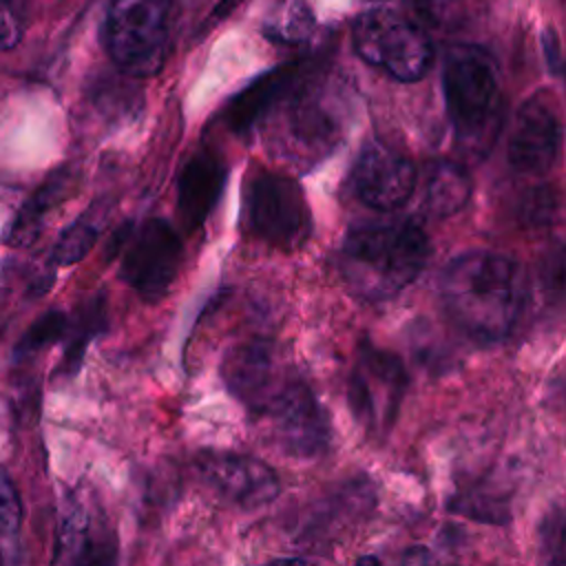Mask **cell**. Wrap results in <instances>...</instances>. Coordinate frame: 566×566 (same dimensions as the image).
Returning <instances> with one entry per match:
<instances>
[{"instance_id": "6da1fadb", "label": "cell", "mask_w": 566, "mask_h": 566, "mask_svg": "<svg viewBox=\"0 0 566 566\" xmlns=\"http://www.w3.org/2000/svg\"><path fill=\"white\" fill-rule=\"evenodd\" d=\"M449 318L471 338L495 343L511 334L522 314L526 285L515 261L489 250L451 259L440 276Z\"/></svg>"}, {"instance_id": "7a4b0ae2", "label": "cell", "mask_w": 566, "mask_h": 566, "mask_svg": "<svg viewBox=\"0 0 566 566\" xmlns=\"http://www.w3.org/2000/svg\"><path fill=\"white\" fill-rule=\"evenodd\" d=\"M429 239L413 221L354 228L338 252L347 287L365 301H387L407 287L424 268Z\"/></svg>"}, {"instance_id": "3957f363", "label": "cell", "mask_w": 566, "mask_h": 566, "mask_svg": "<svg viewBox=\"0 0 566 566\" xmlns=\"http://www.w3.org/2000/svg\"><path fill=\"white\" fill-rule=\"evenodd\" d=\"M442 91L460 146L475 157L486 155L504 115L493 57L473 44L449 46L442 60Z\"/></svg>"}, {"instance_id": "277c9868", "label": "cell", "mask_w": 566, "mask_h": 566, "mask_svg": "<svg viewBox=\"0 0 566 566\" xmlns=\"http://www.w3.org/2000/svg\"><path fill=\"white\" fill-rule=\"evenodd\" d=\"M270 113H281L272 126L276 150L298 164L323 159L345 135V99L325 77L294 80Z\"/></svg>"}, {"instance_id": "5b68a950", "label": "cell", "mask_w": 566, "mask_h": 566, "mask_svg": "<svg viewBox=\"0 0 566 566\" xmlns=\"http://www.w3.org/2000/svg\"><path fill=\"white\" fill-rule=\"evenodd\" d=\"M170 9L172 0H111L104 18V46L126 75L146 77L164 66Z\"/></svg>"}, {"instance_id": "8992f818", "label": "cell", "mask_w": 566, "mask_h": 566, "mask_svg": "<svg viewBox=\"0 0 566 566\" xmlns=\"http://www.w3.org/2000/svg\"><path fill=\"white\" fill-rule=\"evenodd\" d=\"M356 53L400 82L420 80L431 60L433 46L427 33L391 9H367L352 27Z\"/></svg>"}, {"instance_id": "52a82bcc", "label": "cell", "mask_w": 566, "mask_h": 566, "mask_svg": "<svg viewBox=\"0 0 566 566\" xmlns=\"http://www.w3.org/2000/svg\"><path fill=\"white\" fill-rule=\"evenodd\" d=\"M407 382V369L396 354L365 343L347 387L354 420L369 436H387L398 418Z\"/></svg>"}, {"instance_id": "ba28073f", "label": "cell", "mask_w": 566, "mask_h": 566, "mask_svg": "<svg viewBox=\"0 0 566 566\" xmlns=\"http://www.w3.org/2000/svg\"><path fill=\"white\" fill-rule=\"evenodd\" d=\"M113 248H122V279L148 303L168 292L184 256L181 239L166 219H148L139 228L126 226Z\"/></svg>"}, {"instance_id": "9c48e42d", "label": "cell", "mask_w": 566, "mask_h": 566, "mask_svg": "<svg viewBox=\"0 0 566 566\" xmlns=\"http://www.w3.org/2000/svg\"><path fill=\"white\" fill-rule=\"evenodd\" d=\"M248 226L279 250L301 248L312 232V217L301 186L281 172H256L248 184Z\"/></svg>"}, {"instance_id": "30bf717a", "label": "cell", "mask_w": 566, "mask_h": 566, "mask_svg": "<svg viewBox=\"0 0 566 566\" xmlns=\"http://www.w3.org/2000/svg\"><path fill=\"white\" fill-rule=\"evenodd\" d=\"M53 566H119L117 535L93 497L77 491L64 497Z\"/></svg>"}, {"instance_id": "8fae6325", "label": "cell", "mask_w": 566, "mask_h": 566, "mask_svg": "<svg viewBox=\"0 0 566 566\" xmlns=\"http://www.w3.org/2000/svg\"><path fill=\"white\" fill-rule=\"evenodd\" d=\"M265 413L281 447L294 458H318L332 440L325 409L303 380H287L272 396Z\"/></svg>"}, {"instance_id": "7c38bea8", "label": "cell", "mask_w": 566, "mask_h": 566, "mask_svg": "<svg viewBox=\"0 0 566 566\" xmlns=\"http://www.w3.org/2000/svg\"><path fill=\"white\" fill-rule=\"evenodd\" d=\"M195 464L203 484L230 506L254 511L270 504L281 493L279 475L259 458L206 451L197 455Z\"/></svg>"}, {"instance_id": "4fadbf2b", "label": "cell", "mask_w": 566, "mask_h": 566, "mask_svg": "<svg viewBox=\"0 0 566 566\" xmlns=\"http://www.w3.org/2000/svg\"><path fill=\"white\" fill-rule=\"evenodd\" d=\"M416 168L407 155L385 142H367L352 168V188L360 201L376 210L407 203L416 188Z\"/></svg>"}, {"instance_id": "5bb4252c", "label": "cell", "mask_w": 566, "mask_h": 566, "mask_svg": "<svg viewBox=\"0 0 566 566\" xmlns=\"http://www.w3.org/2000/svg\"><path fill=\"white\" fill-rule=\"evenodd\" d=\"M562 126L551 99L528 97L515 113L509 137V161L517 172L542 175L559 153Z\"/></svg>"}, {"instance_id": "9a60e30c", "label": "cell", "mask_w": 566, "mask_h": 566, "mask_svg": "<svg viewBox=\"0 0 566 566\" xmlns=\"http://www.w3.org/2000/svg\"><path fill=\"white\" fill-rule=\"evenodd\" d=\"M221 378L228 391L252 411H265L281 389L274 345L265 338H250L228 349L221 363Z\"/></svg>"}, {"instance_id": "2e32d148", "label": "cell", "mask_w": 566, "mask_h": 566, "mask_svg": "<svg viewBox=\"0 0 566 566\" xmlns=\"http://www.w3.org/2000/svg\"><path fill=\"white\" fill-rule=\"evenodd\" d=\"M226 181V166L212 150L195 153L177 179V212L188 230L199 228L214 208Z\"/></svg>"}, {"instance_id": "e0dca14e", "label": "cell", "mask_w": 566, "mask_h": 566, "mask_svg": "<svg viewBox=\"0 0 566 566\" xmlns=\"http://www.w3.org/2000/svg\"><path fill=\"white\" fill-rule=\"evenodd\" d=\"M301 66L298 64H287L279 66L256 82H252L248 88H243L226 111V124L232 133L245 135L250 133L268 113L272 106L279 102V97L285 93V88L296 80Z\"/></svg>"}, {"instance_id": "ac0fdd59", "label": "cell", "mask_w": 566, "mask_h": 566, "mask_svg": "<svg viewBox=\"0 0 566 566\" xmlns=\"http://www.w3.org/2000/svg\"><path fill=\"white\" fill-rule=\"evenodd\" d=\"M73 186V172L69 168H60L55 172H51L40 188L24 201V206L18 210V214L13 217L4 241L9 245L22 248L35 241V237L42 230L44 219L49 217V212L69 197Z\"/></svg>"}, {"instance_id": "d6986e66", "label": "cell", "mask_w": 566, "mask_h": 566, "mask_svg": "<svg viewBox=\"0 0 566 566\" xmlns=\"http://www.w3.org/2000/svg\"><path fill=\"white\" fill-rule=\"evenodd\" d=\"M471 197L469 172L451 159H433L424 168L422 206L433 217L460 212Z\"/></svg>"}, {"instance_id": "ffe728a7", "label": "cell", "mask_w": 566, "mask_h": 566, "mask_svg": "<svg viewBox=\"0 0 566 566\" xmlns=\"http://www.w3.org/2000/svg\"><path fill=\"white\" fill-rule=\"evenodd\" d=\"M511 489L495 478H480L478 482L460 489L449 509L484 524H506L511 520Z\"/></svg>"}, {"instance_id": "44dd1931", "label": "cell", "mask_w": 566, "mask_h": 566, "mask_svg": "<svg viewBox=\"0 0 566 566\" xmlns=\"http://www.w3.org/2000/svg\"><path fill=\"white\" fill-rule=\"evenodd\" d=\"M104 325H106L104 298L95 296L80 310L77 321L73 325L69 323L71 336H69V345H66V352H64V358H62V371L66 376H73L80 369L86 345L91 343V338L95 334H99L104 329Z\"/></svg>"}, {"instance_id": "7402d4cb", "label": "cell", "mask_w": 566, "mask_h": 566, "mask_svg": "<svg viewBox=\"0 0 566 566\" xmlns=\"http://www.w3.org/2000/svg\"><path fill=\"white\" fill-rule=\"evenodd\" d=\"M104 221V212L95 206L86 210L75 223H71L57 239L53 248V263L55 265H71L84 259V254L93 248L95 239L99 237Z\"/></svg>"}, {"instance_id": "603a6c76", "label": "cell", "mask_w": 566, "mask_h": 566, "mask_svg": "<svg viewBox=\"0 0 566 566\" xmlns=\"http://www.w3.org/2000/svg\"><path fill=\"white\" fill-rule=\"evenodd\" d=\"M566 517L559 504H553L539 524L537 566H566Z\"/></svg>"}, {"instance_id": "cb8c5ba5", "label": "cell", "mask_w": 566, "mask_h": 566, "mask_svg": "<svg viewBox=\"0 0 566 566\" xmlns=\"http://www.w3.org/2000/svg\"><path fill=\"white\" fill-rule=\"evenodd\" d=\"M69 323H71L69 316H66L64 312H60V310H51V312L42 314V316L24 332V336L20 338L15 352H18L20 356H24V354H33V352H38V349H42V347H46V345L60 340V338L69 332Z\"/></svg>"}, {"instance_id": "d4e9b609", "label": "cell", "mask_w": 566, "mask_h": 566, "mask_svg": "<svg viewBox=\"0 0 566 566\" xmlns=\"http://www.w3.org/2000/svg\"><path fill=\"white\" fill-rule=\"evenodd\" d=\"M312 27H314L312 13L301 0L290 4L274 22H270L265 27V33L279 42H301L310 35Z\"/></svg>"}, {"instance_id": "484cf974", "label": "cell", "mask_w": 566, "mask_h": 566, "mask_svg": "<svg viewBox=\"0 0 566 566\" xmlns=\"http://www.w3.org/2000/svg\"><path fill=\"white\" fill-rule=\"evenodd\" d=\"M559 208L557 190L551 186H537L528 190L520 201V219L531 228L548 226Z\"/></svg>"}, {"instance_id": "4316f807", "label": "cell", "mask_w": 566, "mask_h": 566, "mask_svg": "<svg viewBox=\"0 0 566 566\" xmlns=\"http://www.w3.org/2000/svg\"><path fill=\"white\" fill-rule=\"evenodd\" d=\"M22 524V502L11 478L0 471V535L15 539Z\"/></svg>"}, {"instance_id": "83f0119b", "label": "cell", "mask_w": 566, "mask_h": 566, "mask_svg": "<svg viewBox=\"0 0 566 566\" xmlns=\"http://www.w3.org/2000/svg\"><path fill=\"white\" fill-rule=\"evenodd\" d=\"M413 4L418 15L427 24L442 29L460 20V13L464 11L467 0H413Z\"/></svg>"}, {"instance_id": "f1b7e54d", "label": "cell", "mask_w": 566, "mask_h": 566, "mask_svg": "<svg viewBox=\"0 0 566 566\" xmlns=\"http://www.w3.org/2000/svg\"><path fill=\"white\" fill-rule=\"evenodd\" d=\"M22 38V15L15 0H0V51L13 49Z\"/></svg>"}, {"instance_id": "f546056e", "label": "cell", "mask_w": 566, "mask_h": 566, "mask_svg": "<svg viewBox=\"0 0 566 566\" xmlns=\"http://www.w3.org/2000/svg\"><path fill=\"white\" fill-rule=\"evenodd\" d=\"M542 49H544V57L548 64V71L553 75L562 73V44H559V35L555 33L553 27H546L542 33Z\"/></svg>"}, {"instance_id": "4dcf8cb0", "label": "cell", "mask_w": 566, "mask_h": 566, "mask_svg": "<svg viewBox=\"0 0 566 566\" xmlns=\"http://www.w3.org/2000/svg\"><path fill=\"white\" fill-rule=\"evenodd\" d=\"M402 566H453L442 562L438 555H433L429 548L413 546L402 555Z\"/></svg>"}, {"instance_id": "1f68e13d", "label": "cell", "mask_w": 566, "mask_h": 566, "mask_svg": "<svg viewBox=\"0 0 566 566\" xmlns=\"http://www.w3.org/2000/svg\"><path fill=\"white\" fill-rule=\"evenodd\" d=\"M241 0H221L217 7H214V11L210 13V18H208V22L203 24V27H208L210 22H217V20H221V18H226L237 4H239Z\"/></svg>"}, {"instance_id": "d6a6232c", "label": "cell", "mask_w": 566, "mask_h": 566, "mask_svg": "<svg viewBox=\"0 0 566 566\" xmlns=\"http://www.w3.org/2000/svg\"><path fill=\"white\" fill-rule=\"evenodd\" d=\"M259 566H305V562L301 557H279V559H272V562H265Z\"/></svg>"}, {"instance_id": "836d02e7", "label": "cell", "mask_w": 566, "mask_h": 566, "mask_svg": "<svg viewBox=\"0 0 566 566\" xmlns=\"http://www.w3.org/2000/svg\"><path fill=\"white\" fill-rule=\"evenodd\" d=\"M356 566H380V562L376 557H371V555H365V557H360L356 562Z\"/></svg>"}]
</instances>
